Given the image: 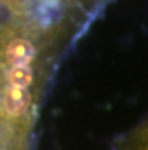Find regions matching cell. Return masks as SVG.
Here are the masks:
<instances>
[{
  "mask_svg": "<svg viewBox=\"0 0 148 150\" xmlns=\"http://www.w3.org/2000/svg\"><path fill=\"white\" fill-rule=\"evenodd\" d=\"M115 150H148V118L121 139Z\"/></svg>",
  "mask_w": 148,
  "mask_h": 150,
  "instance_id": "obj_2",
  "label": "cell"
},
{
  "mask_svg": "<svg viewBox=\"0 0 148 150\" xmlns=\"http://www.w3.org/2000/svg\"><path fill=\"white\" fill-rule=\"evenodd\" d=\"M56 55L24 32H0V150H30Z\"/></svg>",
  "mask_w": 148,
  "mask_h": 150,
  "instance_id": "obj_1",
  "label": "cell"
}]
</instances>
